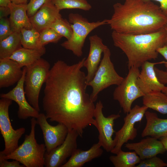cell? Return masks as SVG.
I'll use <instances>...</instances> for the list:
<instances>
[{
  "label": "cell",
  "mask_w": 167,
  "mask_h": 167,
  "mask_svg": "<svg viewBox=\"0 0 167 167\" xmlns=\"http://www.w3.org/2000/svg\"><path fill=\"white\" fill-rule=\"evenodd\" d=\"M86 58L69 65L59 60L50 69L42 100L47 118L77 131L82 137L89 126L95 127L94 102L86 92V75L81 70Z\"/></svg>",
  "instance_id": "cell-1"
},
{
  "label": "cell",
  "mask_w": 167,
  "mask_h": 167,
  "mask_svg": "<svg viewBox=\"0 0 167 167\" xmlns=\"http://www.w3.org/2000/svg\"><path fill=\"white\" fill-rule=\"evenodd\" d=\"M114 12L107 24L113 31L129 34L152 33L164 28L167 15L149 0H125L113 4Z\"/></svg>",
  "instance_id": "cell-2"
},
{
  "label": "cell",
  "mask_w": 167,
  "mask_h": 167,
  "mask_svg": "<svg viewBox=\"0 0 167 167\" xmlns=\"http://www.w3.org/2000/svg\"><path fill=\"white\" fill-rule=\"evenodd\" d=\"M111 36L114 45L126 55L129 69L132 67L139 68L145 62L157 58V50L165 45V32L164 28L152 33L141 34L113 31Z\"/></svg>",
  "instance_id": "cell-3"
},
{
  "label": "cell",
  "mask_w": 167,
  "mask_h": 167,
  "mask_svg": "<svg viewBox=\"0 0 167 167\" xmlns=\"http://www.w3.org/2000/svg\"><path fill=\"white\" fill-rule=\"evenodd\" d=\"M37 124L36 118L31 119V131L26 135L23 143L14 151L6 156L0 155L7 159L17 161L26 167H43L46 149L45 144H38L35 137Z\"/></svg>",
  "instance_id": "cell-4"
},
{
  "label": "cell",
  "mask_w": 167,
  "mask_h": 167,
  "mask_svg": "<svg viewBox=\"0 0 167 167\" xmlns=\"http://www.w3.org/2000/svg\"><path fill=\"white\" fill-rule=\"evenodd\" d=\"M50 68L49 62L41 58L26 67L24 84L25 94L29 103L39 112L40 90L47 79Z\"/></svg>",
  "instance_id": "cell-5"
},
{
  "label": "cell",
  "mask_w": 167,
  "mask_h": 167,
  "mask_svg": "<svg viewBox=\"0 0 167 167\" xmlns=\"http://www.w3.org/2000/svg\"><path fill=\"white\" fill-rule=\"evenodd\" d=\"M68 19L73 33L71 38L62 43L61 45L72 51L77 57H80L83 54L82 49L88 35L95 29L107 24V19L90 22L79 14L72 13L69 15Z\"/></svg>",
  "instance_id": "cell-6"
},
{
  "label": "cell",
  "mask_w": 167,
  "mask_h": 167,
  "mask_svg": "<svg viewBox=\"0 0 167 167\" xmlns=\"http://www.w3.org/2000/svg\"><path fill=\"white\" fill-rule=\"evenodd\" d=\"M103 57L92 79L87 84L92 88L90 98L93 102L96 100L100 92L110 86L119 85L124 78L115 71L111 59V52L107 48L103 52Z\"/></svg>",
  "instance_id": "cell-7"
},
{
  "label": "cell",
  "mask_w": 167,
  "mask_h": 167,
  "mask_svg": "<svg viewBox=\"0 0 167 167\" xmlns=\"http://www.w3.org/2000/svg\"><path fill=\"white\" fill-rule=\"evenodd\" d=\"M140 72L139 68L132 67L129 69L126 76L113 92V99L118 101L125 113L130 111L134 101L145 95L137 82Z\"/></svg>",
  "instance_id": "cell-8"
},
{
  "label": "cell",
  "mask_w": 167,
  "mask_h": 167,
  "mask_svg": "<svg viewBox=\"0 0 167 167\" xmlns=\"http://www.w3.org/2000/svg\"><path fill=\"white\" fill-rule=\"evenodd\" d=\"M0 100V130L3 138L5 148L1 151L0 155L7 156L19 147V141L25 133V129L20 127L14 130L11 125L9 113V107L12 103L11 99L1 98Z\"/></svg>",
  "instance_id": "cell-9"
},
{
  "label": "cell",
  "mask_w": 167,
  "mask_h": 167,
  "mask_svg": "<svg viewBox=\"0 0 167 167\" xmlns=\"http://www.w3.org/2000/svg\"><path fill=\"white\" fill-rule=\"evenodd\" d=\"M148 108L143 105H135L124 118V123L121 128L115 132L113 139L114 147L111 152L116 154L122 150L123 145L129 140H133L137 135L135 124L140 122Z\"/></svg>",
  "instance_id": "cell-10"
},
{
  "label": "cell",
  "mask_w": 167,
  "mask_h": 167,
  "mask_svg": "<svg viewBox=\"0 0 167 167\" xmlns=\"http://www.w3.org/2000/svg\"><path fill=\"white\" fill-rule=\"evenodd\" d=\"M103 108L102 102L99 101L96 103L94 111L96 127L99 132L98 143L106 152H111L114 147L112 138L113 133L115 132L113 129L114 122L120 115L119 113L112 114L105 117L102 112Z\"/></svg>",
  "instance_id": "cell-11"
},
{
  "label": "cell",
  "mask_w": 167,
  "mask_h": 167,
  "mask_svg": "<svg viewBox=\"0 0 167 167\" xmlns=\"http://www.w3.org/2000/svg\"><path fill=\"white\" fill-rule=\"evenodd\" d=\"M79 136L78 132L68 130L66 137L60 145L45 155V166L46 167H61L68 157L77 149V139Z\"/></svg>",
  "instance_id": "cell-12"
},
{
  "label": "cell",
  "mask_w": 167,
  "mask_h": 167,
  "mask_svg": "<svg viewBox=\"0 0 167 167\" xmlns=\"http://www.w3.org/2000/svg\"><path fill=\"white\" fill-rule=\"evenodd\" d=\"M37 123L42 130L46 153H49L64 141L68 129L64 124L58 123L56 126L50 125L44 113H40L36 118Z\"/></svg>",
  "instance_id": "cell-13"
},
{
  "label": "cell",
  "mask_w": 167,
  "mask_h": 167,
  "mask_svg": "<svg viewBox=\"0 0 167 167\" xmlns=\"http://www.w3.org/2000/svg\"><path fill=\"white\" fill-rule=\"evenodd\" d=\"M23 70V75L16 86L8 92L1 94L0 97L11 99L18 104L17 115L19 119L25 120L30 117L36 118L40 113L39 112L27 101L25 98L24 85L26 67H24Z\"/></svg>",
  "instance_id": "cell-14"
},
{
  "label": "cell",
  "mask_w": 167,
  "mask_h": 167,
  "mask_svg": "<svg viewBox=\"0 0 167 167\" xmlns=\"http://www.w3.org/2000/svg\"><path fill=\"white\" fill-rule=\"evenodd\" d=\"M90 49L88 56L84 63V66L87 70L86 82L87 84L93 78L101 62L102 54L108 48L102 39L96 35L89 37Z\"/></svg>",
  "instance_id": "cell-15"
},
{
  "label": "cell",
  "mask_w": 167,
  "mask_h": 167,
  "mask_svg": "<svg viewBox=\"0 0 167 167\" xmlns=\"http://www.w3.org/2000/svg\"><path fill=\"white\" fill-rule=\"evenodd\" d=\"M60 11L51 1L46 2L29 18L32 28L39 33L49 28L57 19L62 17Z\"/></svg>",
  "instance_id": "cell-16"
},
{
  "label": "cell",
  "mask_w": 167,
  "mask_h": 167,
  "mask_svg": "<svg viewBox=\"0 0 167 167\" xmlns=\"http://www.w3.org/2000/svg\"><path fill=\"white\" fill-rule=\"evenodd\" d=\"M125 147L135 151L141 160L163 154L166 151L161 140L151 136H147L138 142L126 143Z\"/></svg>",
  "instance_id": "cell-17"
},
{
  "label": "cell",
  "mask_w": 167,
  "mask_h": 167,
  "mask_svg": "<svg viewBox=\"0 0 167 167\" xmlns=\"http://www.w3.org/2000/svg\"><path fill=\"white\" fill-rule=\"evenodd\" d=\"M165 61L151 62L148 61L142 65V70L137 79L139 87L145 95L151 92L161 91L165 86L158 80L154 70V66L157 64H164Z\"/></svg>",
  "instance_id": "cell-18"
},
{
  "label": "cell",
  "mask_w": 167,
  "mask_h": 167,
  "mask_svg": "<svg viewBox=\"0 0 167 167\" xmlns=\"http://www.w3.org/2000/svg\"><path fill=\"white\" fill-rule=\"evenodd\" d=\"M22 67L9 58L0 59V88H6L18 82L23 74Z\"/></svg>",
  "instance_id": "cell-19"
},
{
  "label": "cell",
  "mask_w": 167,
  "mask_h": 167,
  "mask_svg": "<svg viewBox=\"0 0 167 167\" xmlns=\"http://www.w3.org/2000/svg\"><path fill=\"white\" fill-rule=\"evenodd\" d=\"M146 126L141 136H151L157 139L167 136V119L159 118L154 113L147 111L145 114Z\"/></svg>",
  "instance_id": "cell-20"
},
{
  "label": "cell",
  "mask_w": 167,
  "mask_h": 167,
  "mask_svg": "<svg viewBox=\"0 0 167 167\" xmlns=\"http://www.w3.org/2000/svg\"><path fill=\"white\" fill-rule=\"evenodd\" d=\"M8 7L11 11L9 19L13 32H20L23 28H33L27 14V4H17L11 2Z\"/></svg>",
  "instance_id": "cell-21"
},
{
  "label": "cell",
  "mask_w": 167,
  "mask_h": 167,
  "mask_svg": "<svg viewBox=\"0 0 167 167\" xmlns=\"http://www.w3.org/2000/svg\"><path fill=\"white\" fill-rule=\"evenodd\" d=\"M101 144L97 143L93 144L87 150L77 148L68 160L61 167H81L86 163L101 156L103 151Z\"/></svg>",
  "instance_id": "cell-22"
},
{
  "label": "cell",
  "mask_w": 167,
  "mask_h": 167,
  "mask_svg": "<svg viewBox=\"0 0 167 167\" xmlns=\"http://www.w3.org/2000/svg\"><path fill=\"white\" fill-rule=\"evenodd\" d=\"M143 97V105L161 114H167V95L161 91H152Z\"/></svg>",
  "instance_id": "cell-23"
},
{
  "label": "cell",
  "mask_w": 167,
  "mask_h": 167,
  "mask_svg": "<svg viewBox=\"0 0 167 167\" xmlns=\"http://www.w3.org/2000/svg\"><path fill=\"white\" fill-rule=\"evenodd\" d=\"M45 53L38 50L21 47L8 58L15 61L22 67L30 66Z\"/></svg>",
  "instance_id": "cell-24"
},
{
  "label": "cell",
  "mask_w": 167,
  "mask_h": 167,
  "mask_svg": "<svg viewBox=\"0 0 167 167\" xmlns=\"http://www.w3.org/2000/svg\"><path fill=\"white\" fill-rule=\"evenodd\" d=\"M22 45L20 32H13L0 41V59L8 58Z\"/></svg>",
  "instance_id": "cell-25"
},
{
  "label": "cell",
  "mask_w": 167,
  "mask_h": 167,
  "mask_svg": "<svg viewBox=\"0 0 167 167\" xmlns=\"http://www.w3.org/2000/svg\"><path fill=\"white\" fill-rule=\"evenodd\" d=\"M21 40L23 47L36 49L45 53L46 49L41 42L40 33L34 28H23L20 32Z\"/></svg>",
  "instance_id": "cell-26"
},
{
  "label": "cell",
  "mask_w": 167,
  "mask_h": 167,
  "mask_svg": "<svg viewBox=\"0 0 167 167\" xmlns=\"http://www.w3.org/2000/svg\"><path fill=\"white\" fill-rule=\"evenodd\" d=\"M109 159L115 167H135L141 160L135 151L124 152L122 150L116 155L110 156Z\"/></svg>",
  "instance_id": "cell-27"
},
{
  "label": "cell",
  "mask_w": 167,
  "mask_h": 167,
  "mask_svg": "<svg viewBox=\"0 0 167 167\" xmlns=\"http://www.w3.org/2000/svg\"><path fill=\"white\" fill-rule=\"evenodd\" d=\"M52 3L60 10L64 9H79L88 11L91 5L86 0H51Z\"/></svg>",
  "instance_id": "cell-28"
},
{
  "label": "cell",
  "mask_w": 167,
  "mask_h": 167,
  "mask_svg": "<svg viewBox=\"0 0 167 167\" xmlns=\"http://www.w3.org/2000/svg\"><path fill=\"white\" fill-rule=\"evenodd\" d=\"M50 27L67 40L71 38L73 33L71 24L62 17L57 19Z\"/></svg>",
  "instance_id": "cell-29"
},
{
  "label": "cell",
  "mask_w": 167,
  "mask_h": 167,
  "mask_svg": "<svg viewBox=\"0 0 167 167\" xmlns=\"http://www.w3.org/2000/svg\"><path fill=\"white\" fill-rule=\"evenodd\" d=\"M40 35L41 43L44 46L50 43H57L62 37L50 27L40 32Z\"/></svg>",
  "instance_id": "cell-30"
},
{
  "label": "cell",
  "mask_w": 167,
  "mask_h": 167,
  "mask_svg": "<svg viewBox=\"0 0 167 167\" xmlns=\"http://www.w3.org/2000/svg\"><path fill=\"white\" fill-rule=\"evenodd\" d=\"M136 167H165L167 163L156 156L151 158L141 160Z\"/></svg>",
  "instance_id": "cell-31"
},
{
  "label": "cell",
  "mask_w": 167,
  "mask_h": 167,
  "mask_svg": "<svg viewBox=\"0 0 167 167\" xmlns=\"http://www.w3.org/2000/svg\"><path fill=\"white\" fill-rule=\"evenodd\" d=\"M51 0H30L27 4V14L29 18L34 15L46 2Z\"/></svg>",
  "instance_id": "cell-32"
},
{
  "label": "cell",
  "mask_w": 167,
  "mask_h": 167,
  "mask_svg": "<svg viewBox=\"0 0 167 167\" xmlns=\"http://www.w3.org/2000/svg\"><path fill=\"white\" fill-rule=\"evenodd\" d=\"M13 32L7 17L0 19V41L6 38Z\"/></svg>",
  "instance_id": "cell-33"
},
{
  "label": "cell",
  "mask_w": 167,
  "mask_h": 167,
  "mask_svg": "<svg viewBox=\"0 0 167 167\" xmlns=\"http://www.w3.org/2000/svg\"><path fill=\"white\" fill-rule=\"evenodd\" d=\"M4 158L0 156V167H24V165H20L18 161H9Z\"/></svg>",
  "instance_id": "cell-34"
},
{
  "label": "cell",
  "mask_w": 167,
  "mask_h": 167,
  "mask_svg": "<svg viewBox=\"0 0 167 167\" xmlns=\"http://www.w3.org/2000/svg\"><path fill=\"white\" fill-rule=\"evenodd\" d=\"M154 70L159 81L165 85L167 84V72L155 67Z\"/></svg>",
  "instance_id": "cell-35"
},
{
  "label": "cell",
  "mask_w": 167,
  "mask_h": 167,
  "mask_svg": "<svg viewBox=\"0 0 167 167\" xmlns=\"http://www.w3.org/2000/svg\"><path fill=\"white\" fill-rule=\"evenodd\" d=\"M157 51L166 60V61L164 64L166 68V71L167 72V45H165L163 47L159 48L157 50Z\"/></svg>",
  "instance_id": "cell-36"
},
{
  "label": "cell",
  "mask_w": 167,
  "mask_h": 167,
  "mask_svg": "<svg viewBox=\"0 0 167 167\" xmlns=\"http://www.w3.org/2000/svg\"><path fill=\"white\" fill-rule=\"evenodd\" d=\"M10 9L8 6H0V19L7 17L10 15Z\"/></svg>",
  "instance_id": "cell-37"
},
{
  "label": "cell",
  "mask_w": 167,
  "mask_h": 167,
  "mask_svg": "<svg viewBox=\"0 0 167 167\" xmlns=\"http://www.w3.org/2000/svg\"><path fill=\"white\" fill-rule=\"evenodd\" d=\"M159 2V7L162 11L167 15V0H149Z\"/></svg>",
  "instance_id": "cell-38"
},
{
  "label": "cell",
  "mask_w": 167,
  "mask_h": 167,
  "mask_svg": "<svg viewBox=\"0 0 167 167\" xmlns=\"http://www.w3.org/2000/svg\"><path fill=\"white\" fill-rule=\"evenodd\" d=\"M11 2V0H0V6H8Z\"/></svg>",
  "instance_id": "cell-39"
},
{
  "label": "cell",
  "mask_w": 167,
  "mask_h": 167,
  "mask_svg": "<svg viewBox=\"0 0 167 167\" xmlns=\"http://www.w3.org/2000/svg\"><path fill=\"white\" fill-rule=\"evenodd\" d=\"M28 0H11V2L15 4H26Z\"/></svg>",
  "instance_id": "cell-40"
},
{
  "label": "cell",
  "mask_w": 167,
  "mask_h": 167,
  "mask_svg": "<svg viewBox=\"0 0 167 167\" xmlns=\"http://www.w3.org/2000/svg\"><path fill=\"white\" fill-rule=\"evenodd\" d=\"M162 142L166 151H167V136L162 137L160 139Z\"/></svg>",
  "instance_id": "cell-41"
},
{
  "label": "cell",
  "mask_w": 167,
  "mask_h": 167,
  "mask_svg": "<svg viewBox=\"0 0 167 167\" xmlns=\"http://www.w3.org/2000/svg\"><path fill=\"white\" fill-rule=\"evenodd\" d=\"M165 32V45H167V23L164 27Z\"/></svg>",
  "instance_id": "cell-42"
},
{
  "label": "cell",
  "mask_w": 167,
  "mask_h": 167,
  "mask_svg": "<svg viewBox=\"0 0 167 167\" xmlns=\"http://www.w3.org/2000/svg\"><path fill=\"white\" fill-rule=\"evenodd\" d=\"M161 91L167 95V87L164 86Z\"/></svg>",
  "instance_id": "cell-43"
}]
</instances>
